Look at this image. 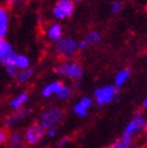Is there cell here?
Segmentation results:
<instances>
[{
    "label": "cell",
    "instance_id": "1",
    "mask_svg": "<svg viewBox=\"0 0 147 148\" xmlns=\"http://www.w3.org/2000/svg\"><path fill=\"white\" fill-rule=\"evenodd\" d=\"M54 72L60 77L77 81L80 80L84 75V67L77 60H64L54 68Z\"/></svg>",
    "mask_w": 147,
    "mask_h": 148
},
{
    "label": "cell",
    "instance_id": "2",
    "mask_svg": "<svg viewBox=\"0 0 147 148\" xmlns=\"http://www.w3.org/2000/svg\"><path fill=\"white\" fill-rule=\"evenodd\" d=\"M54 49L58 57L65 60H73L77 57L79 52L78 49V41L71 36H63L61 39L54 42Z\"/></svg>",
    "mask_w": 147,
    "mask_h": 148
},
{
    "label": "cell",
    "instance_id": "3",
    "mask_svg": "<svg viewBox=\"0 0 147 148\" xmlns=\"http://www.w3.org/2000/svg\"><path fill=\"white\" fill-rule=\"evenodd\" d=\"M146 127H147L146 118L141 113H137L125 126L121 136L131 140V141H134V139L137 136H139L140 134H144L146 132Z\"/></svg>",
    "mask_w": 147,
    "mask_h": 148
},
{
    "label": "cell",
    "instance_id": "4",
    "mask_svg": "<svg viewBox=\"0 0 147 148\" xmlns=\"http://www.w3.org/2000/svg\"><path fill=\"white\" fill-rule=\"evenodd\" d=\"M64 114V110L60 107H48L40 113L38 123L45 131L51 127H57L63 121Z\"/></svg>",
    "mask_w": 147,
    "mask_h": 148
},
{
    "label": "cell",
    "instance_id": "5",
    "mask_svg": "<svg viewBox=\"0 0 147 148\" xmlns=\"http://www.w3.org/2000/svg\"><path fill=\"white\" fill-rule=\"evenodd\" d=\"M94 100L99 107L106 106L115 100L118 95V89L113 85H105L101 87H98L94 90Z\"/></svg>",
    "mask_w": 147,
    "mask_h": 148
},
{
    "label": "cell",
    "instance_id": "6",
    "mask_svg": "<svg viewBox=\"0 0 147 148\" xmlns=\"http://www.w3.org/2000/svg\"><path fill=\"white\" fill-rule=\"evenodd\" d=\"M76 6L69 0H57L52 8V16L56 20H65L73 15Z\"/></svg>",
    "mask_w": 147,
    "mask_h": 148
},
{
    "label": "cell",
    "instance_id": "7",
    "mask_svg": "<svg viewBox=\"0 0 147 148\" xmlns=\"http://www.w3.org/2000/svg\"><path fill=\"white\" fill-rule=\"evenodd\" d=\"M25 145L28 146H35L38 145L45 136V129L38 123V122H33L30 125L23 134Z\"/></svg>",
    "mask_w": 147,
    "mask_h": 148
},
{
    "label": "cell",
    "instance_id": "8",
    "mask_svg": "<svg viewBox=\"0 0 147 148\" xmlns=\"http://www.w3.org/2000/svg\"><path fill=\"white\" fill-rule=\"evenodd\" d=\"M30 115H31V109L24 107L19 110H15L13 114H10L4 120V125H5L6 128H13L16 125H19L21 121H24L26 118H28Z\"/></svg>",
    "mask_w": 147,
    "mask_h": 148
},
{
    "label": "cell",
    "instance_id": "9",
    "mask_svg": "<svg viewBox=\"0 0 147 148\" xmlns=\"http://www.w3.org/2000/svg\"><path fill=\"white\" fill-rule=\"evenodd\" d=\"M94 105V101L93 99H92L91 97H82L80 98L76 105L73 106V112H74V114L77 116H80V118H86L88 115V112H89V109L93 107Z\"/></svg>",
    "mask_w": 147,
    "mask_h": 148
},
{
    "label": "cell",
    "instance_id": "10",
    "mask_svg": "<svg viewBox=\"0 0 147 148\" xmlns=\"http://www.w3.org/2000/svg\"><path fill=\"white\" fill-rule=\"evenodd\" d=\"M15 54H16V52L14 51L13 46L8 41L4 40L0 44V64L4 67L12 65V61L15 57Z\"/></svg>",
    "mask_w": 147,
    "mask_h": 148
},
{
    "label": "cell",
    "instance_id": "11",
    "mask_svg": "<svg viewBox=\"0 0 147 148\" xmlns=\"http://www.w3.org/2000/svg\"><path fill=\"white\" fill-rule=\"evenodd\" d=\"M46 36L48 38V40L56 42L59 39H61L64 36V31H63V26L59 23H53L51 24L47 29H46Z\"/></svg>",
    "mask_w": 147,
    "mask_h": 148
},
{
    "label": "cell",
    "instance_id": "12",
    "mask_svg": "<svg viewBox=\"0 0 147 148\" xmlns=\"http://www.w3.org/2000/svg\"><path fill=\"white\" fill-rule=\"evenodd\" d=\"M10 27V12L6 6L0 5V36L5 38Z\"/></svg>",
    "mask_w": 147,
    "mask_h": 148
},
{
    "label": "cell",
    "instance_id": "13",
    "mask_svg": "<svg viewBox=\"0 0 147 148\" xmlns=\"http://www.w3.org/2000/svg\"><path fill=\"white\" fill-rule=\"evenodd\" d=\"M28 100H30V94L27 92H20L19 94H16L14 98L11 99L10 107L15 112V110H19V109L24 108L25 105L28 102Z\"/></svg>",
    "mask_w": 147,
    "mask_h": 148
},
{
    "label": "cell",
    "instance_id": "14",
    "mask_svg": "<svg viewBox=\"0 0 147 148\" xmlns=\"http://www.w3.org/2000/svg\"><path fill=\"white\" fill-rule=\"evenodd\" d=\"M6 146H7V148H24L25 147V141H24L23 133H20V132L8 133Z\"/></svg>",
    "mask_w": 147,
    "mask_h": 148
},
{
    "label": "cell",
    "instance_id": "15",
    "mask_svg": "<svg viewBox=\"0 0 147 148\" xmlns=\"http://www.w3.org/2000/svg\"><path fill=\"white\" fill-rule=\"evenodd\" d=\"M33 75H34V69L32 67L26 68V69H21V71H18L16 75L14 78V81L16 85L23 86V85H26L28 81H31Z\"/></svg>",
    "mask_w": 147,
    "mask_h": 148
},
{
    "label": "cell",
    "instance_id": "16",
    "mask_svg": "<svg viewBox=\"0 0 147 148\" xmlns=\"http://www.w3.org/2000/svg\"><path fill=\"white\" fill-rule=\"evenodd\" d=\"M63 85V81L56 80V81H52L47 85H45L41 89V95L44 98H51V97H56V94L58 93V90L60 88V86Z\"/></svg>",
    "mask_w": 147,
    "mask_h": 148
},
{
    "label": "cell",
    "instance_id": "17",
    "mask_svg": "<svg viewBox=\"0 0 147 148\" xmlns=\"http://www.w3.org/2000/svg\"><path fill=\"white\" fill-rule=\"evenodd\" d=\"M130 77H131V69L130 68H122V69H120L115 74V77H114V85L113 86L119 90L128 81Z\"/></svg>",
    "mask_w": 147,
    "mask_h": 148
},
{
    "label": "cell",
    "instance_id": "18",
    "mask_svg": "<svg viewBox=\"0 0 147 148\" xmlns=\"http://www.w3.org/2000/svg\"><path fill=\"white\" fill-rule=\"evenodd\" d=\"M12 66H14L18 71L26 69V68L31 67V60H30V58L27 57V55L16 53L13 61H12Z\"/></svg>",
    "mask_w": 147,
    "mask_h": 148
},
{
    "label": "cell",
    "instance_id": "19",
    "mask_svg": "<svg viewBox=\"0 0 147 148\" xmlns=\"http://www.w3.org/2000/svg\"><path fill=\"white\" fill-rule=\"evenodd\" d=\"M82 40L86 42L87 47L88 46H93V45H97L101 40V34L98 31H91V32L87 33V35Z\"/></svg>",
    "mask_w": 147,
    "mask_h": 148
},
{
    "label": "cell",
    "instance_id": "20",
    "mask_svg": "<svg viewBox=\"0 0 147 148\" xmlns=\"http://www.w3.org/2000/svg\"><path fill=\"white\" fill-rule=\"evenodd\" d=\"M72 94H73V92H72V88L68 86V85H66V84H64L63 82V85L60 86V88H59V90H58V93L56 94V97L59 99V100H68L71 97H72Z\"/></svg>",
    "mask_w": 147,
    "mask_h": 148
},
{
    "label": "cell",
    "instance_id": "21",
    "mask_svg": "<svg viewBox=\"0 0 147 148\" xmlns=\"http://www.w3.org/2000/svg\"><path fill=\"white\" fill-rule=\"evenodd\" d=\"M131 145H133V141L121 136L120 139H118L117 141H114L113 143L109 145L107 148H128Z\"/></svg>",
    "mask_w": 147,
    "mask_h": 148
},
{
    "label": "cell",
    "instance_id": "22",
    "mask_svg": "<svg viewBox=\"0 0 147 148\" xmlns=\"http://www.w3.org/2000/svg\"><path fill=\"white\" fill-rule=\"evenodd\" d=\"M124 10V3L120 0H114L111 4V12L113 14H119L121 11Z\"/></svg>",
    "mask_w": 147,
    "mask_h": 148
},
{
    "label": "cell",
    "instance_id": "23",
    "mask_svg": "<svg viewBox=\"0 0 147 148\" xmlns=\"http://www.w3.org/2000/svg\"><path fill=\"white\" fill-rule=\"evenodd\" d=\"M5 72H6V74H7L10 78L14 79L15 75H16V73H18V69H16L14 66L10 65V66H5Z\"/></svg>",
    "mask_w": 147,
    "mask_h": 148
},
{
    "label": "cell",
    "instance_id": "24",
    "mask_svg": "<svg viewBox=\"0 0 147 148\" xmlns=\"http://www.w3.org/2000/svg\"><path fill=\"white\" fill-rule=\"evenodd\" d=\"M7 138H8V132L6 131V129L1 128V129H0V146L6 145Z\"/></svg>",
    "mask_w": 147,
    "mask_h": 148
},
{
    "label": "cell",
    "instance_id": "25",
    "mask_svg": "<svg viewBox=\"0 0 147 148\" xmlns=\"http://www.w3.org/2000/svg\"><path fill=\"white\" fill-rule=\"evenodd\" d=\"M57 134H58V128L57 127H51V128H48V129H46V131H45V135H47L51 139L56 138Z\"/></svg>",
    "mask_w": 147,
    "mask_h": 148
},
{
    "label": "cell",
    "instance_id": "26",
    "mask_svg": "<svg viewBox=\"0 0 147 148\" xmlns=\"http://www.w3.org/2000/svg\"><path fill=\"white\" fill-rule=\"evenodd\" d=\"M71 142V136H63L59 141H58V146L61 148V147H65L66 145H68Z\"/></svg>",
    "mask_w": 147,
    "mask_h": 148
},
{
    "label": "cell",
    "instance_id": "27",
    "mask_svg": "<svg viewBox=\"0 0 147 148\" xmlns=\"http://www.w3.org/2000/svg\"><path fill=\"white\" fill-rule=\"evenodd\" d=\"M5 1L7 3V5L14 6V5H20L23 3H26V0H5Z\"/></svg>",
    "mask_w": 147,
    "mask_h": 148
},
{
    "label": "cell",
    "instance_id": "28",
    "mask_svg": "<svg viewBox=\"0 0 147 148\" xmlns=\"http://www.w3.org/2000/svg\"><path fill=\"white\" fill-rule=\"evenodd\" d=\"M141 107H142L144 109L147 107V99H146V98H144V100H142V103H141Z\"/></svg>",
    "mask_w": 147,
    "mask_h": 148
},
{
    "label": "cell",
    "instance_id": "29",
    "mask_svg": "<svg viewBox=\"0 0 147 148\" xmlns=\"http://www.w3.org/2000/svg\"><path fill=\"white\" fill-rule=\"evenodd\" d=\"M128 148H145L144 146H140V145H131Z\"/></svg>",
    "mask_w": 147,
    "mask_h": 148
},
{
    "label": "cell",
    "instance_id": "30",
    "mask_svg": "<svg viewBox=\"0 0 147 148\" xmlns=\"http://www.w3.org/2000/svg\"><path fill=\"white\" fill-rule=\"evenodd\" d=\"M69 1H72L73 4H76V3H79V1H81V0H69Z\"/></svg>",
    "mask_w": 147,
    "mask_h": 148
},
{
    "label": "cell",
    "instance_id": "31",
    "mask_svg": "<svg viewBox=\"0 0 147 148\" xmlns=\"http://www.w3.org/2000/svg\"><path fill=\"white\" fill-rule=\"evenodd\" d=\"M4 41V38H1V36H0V44H1Z\"/></svg>",
    "mask_w": 147,
    "mask_h": 148
},
{
    "label": "cell",
    "instance_id": "32",
    "mask_svg": "<svg viewBox=\"0 0 147 148\" xmlns=\"http://www.w3.org/2000/svg\"><path fill=\"white\" fill-rule=\"evenodd\" d=\"M26 1H31V0H26Z\"/></svg>",
    "mask_w": 147,
    "mask_h": 148
},
{
    "label": "cell",
    "instance_id": "33",
    "mask_svg": "<svg viewBox=\"0 0 147 148\" xmlns=\"http://www.w3.org/2000/svg\"><path fill=\"white\" fill-rule=\"evenodd\" d=\"M44 148H49V147H44Z\"/></svg>",
    "mask_w": 147,
    "mask_h": 148
}]
</instances>
